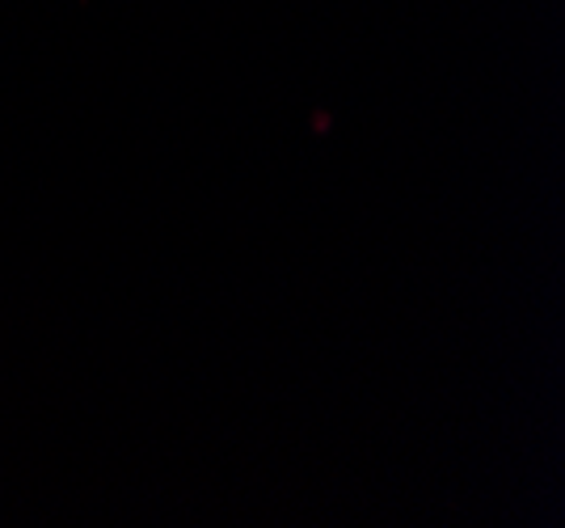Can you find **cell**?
Returning a JSON list of instances; mask_svg holds the SVG:
<instances>
[]
</instances>
